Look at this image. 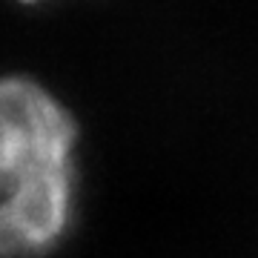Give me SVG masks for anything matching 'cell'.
<instances>
[{
    "label": "cell",
    "mask_w": 258,
    "mask_h": 258,
    "mask_svg": "<svg viewBox=\"0 0 258 258\" xmlns=\"http://www.w3.org/2000/svg\"><path fill=\"white\" fill-rule=\"evenodd\" d=\"M78 123L29 78H0V258L49 252L72 224Z\"/></svg>",
    "instance_id": "cell-1"
}]
</instances>
